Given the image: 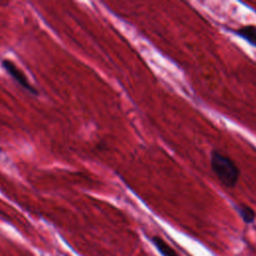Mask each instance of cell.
Wrapping results in <instances>:
<instances>
[{
    "instance_id": "1",
    "label": "cell",
    "mask_w": 256,
    "mask_h": 256,
    "mask_svg": "<svg viewBox=\"0 0 256 256\" xmlns=\"http://www.w3.org/2000/svg\"><path fill=\"white\" fill-rule=\"evenodd\" d=\"M210 165L212 171L224 186L228 188H234L236 186L240 170L229 156L213 150L210 155Z\"/></svg>"
},
{
    "instance_id": "5",
    "label": "cell",
    "mask_w": 256,
    "mask_h": 256,
    "mask_svg": "<svg viewBox=\"0 0 256 256\" xmlns=\"http://www.w3.org/2000/svg\"><path fill=\"white\" fill-rule=\"evenodd\" d=\"M235 209L246 224H251L254 222L256 218V213L251 207L245 204H241V205H236Z\"/></svg>"
},
{
    "instance_id": "2",
    "label": "cell",
    "mask_w": 256,
    "mask_h": 256,
    "mask_svg": "<svg viewBox=\"0 0 256 256\" xmlns=\"http://www.w3.org/2000/svg\"><path fill=\"white\" fill-rule=\"evenodd\" d=\"M1 66L6 71V73L8 75H10V77L15 82H17V84H19L23 89H25L26 91H28L31 94L38 95L37 89L33 85L30 84V82L28 81V78L26 77V75L22 72V70H20L14 64V62H12L9 59H3L1 61Z\"/></svg>"
},
{
    "instance_id": "4",
    "label": "cell",
    "mask_w": 256,
    "mask_h": 256,
    "mask_svg": "<svg viewBox=\"0 0 256 256\" xmlns=\"http://www.w3.org/2000/svg\"><path fill=\"white\" fill-rule=\"evenodd\" d=\"M151 241L154 244V246L157 248V250L161 253L162 256H179L176 253V251L162 238L158 236H153L151 238Z\"/></svg>"
},
{
    "instance_id": "3",
    "label": "cell",
    "mask_w": 256,
    "mask_h": 256,
    "mask_svg": "<svg viewBox=\"0 0 256 256\" xmlns=\"http://www.w3.org/2000/svg\"><path fill=\"white\" fill-rule=\"evenodd\" d=\"M229 31H232L233 34L237 35L238 37L247 41L252 46L256 47V26L246 25V26H242L235 30L229 29Z\"/></svg>"
}]
</instances>
